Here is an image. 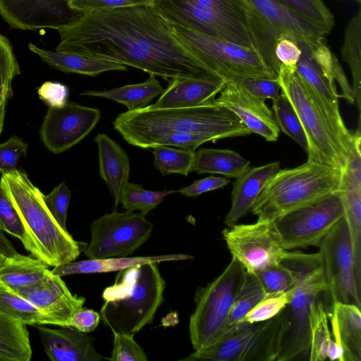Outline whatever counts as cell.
<instances>
[{
  "mask_svg": "<svg viewBox=\"0 0 361 361\" xmlns=\"http://www.w3.org/2000/svg\"><path fill=\"white\" fill-rule=\"evenodd\" d=\"M58 31V51L117 62L167 80L215 75L152 5L85 13Z\"/></svg>",
  "mask_w": 361,
  "mask_h": 361,
  "instance_id": "cell-1",
  "label": "cell"
},
{
  "mask_svg": "<svg viewBox=\"0 0 361 361\" xmlns=\"http://www.w3.org/2000/svg\"><path fill=\"white\" fill-rule=\"evenodd\" d=\"M114 128L130 145L145 149L173 146L195 150L218 140L247 135L250 130L231 110L214 101L177 109H142L120 114Z\"/></svg>",
  "mask_w": 361,
  "mask_h": 361,
  "instance_id": "cell-2",
  "label": "cell"
},
{
  "mask_svg": "<svg viewBox=\"0 0 361 361\" xmlns=\"http://www.w3.org/2000/svg\"><path fill=\"white\" fill-rule=\"evenodd\" d=\"M166 281L155 262L118 271L102 293L100 316L112 332L135 335L151 324L161 305Z\"/></svg>",
  "mask_w": 361,
  "mask_h": 361,
  "instance_id": "cell-3",
  "label": "cell"
},
{
  "mask_svg": "<svg viewBox=\"0 0 361 361\" xmlns=\"http://www.w3.org/2000/svg\"><path fill=\"white\" fill-rule=\"evenodd\" d=\"M0 184L12 201L39 253L48 267L75 261L87 243L74 240L48 209L42 192L18 169L2 175Z\"/></svg>",
  "mask_w": 361,
  "mask_h": 361,
  "instance_id": "cell-4",
  "label": "cell"
},
{
  "mask_svg": "<svg viewBox=\"0 0 361 361\" xmlns=\"http://www.w3.org/2000/svg\"><path fill=\"white\" fill-rule=\"evenodd\" d=\"M341 178V169L308 161L293 169H280L263 188L251 212L257 220L274 221L337 191Z\"/></svg>",
  "mask_w": 361,
  "mask_h": 361,
  "instance_id": "cell-5",
  "label": "cell"
},
{
  "mask_svg": "<svg viewBox=\"0 0 361 361\" xmlns=\"http://www.w3.org/2000/svg\"><path fill=\"white\" fill-rule=\"evenodd\" d=\"M285 256L296 271L297 283L289 291V302L282 310L288 327L276 361L293 360L309 353L311 305L328 290L319 252L306 254L286 250Z\"/></svg>",
  "mask_w": 361,
  "mask_h": 361,
  "instance_id": "cell-6",
  "label": "cell"
},
{
  "mask_svg": "<svg viewBox=\"0 0 361 361\" xmlns=\"http://www.w3.org/2000/svg\"><path fill=\"white\" fill-rule=\"evenodd\" d=\"M152 6L170 23L254 48L241 0H154Z\"/></svg>",
  "mask_w": 361,
  "mask_h": 361,
  "instance_id": "cell-7",
  "label": "cell"
},
{
  "mask_svg": "<svg viewBox=\"0 0 361 361\" xmlns=\"http://www.w3.org/2000/svg\"><path fill=\"white\" fill-rule=\"evenodd\" d=\"M176 37L225 85H240L248 78L276 79L254 48L204 35L170 23Z\"/></svg>",
  "mask_w": 361,
  "mask_h": 361,
  "instance_id": "cell-8",
  "label": "cell"
},
{
  "mask_svg": "<svg viewBox=\"0 0 361 361\" xmlns=\"http://www.w3.org/2000/svg\"><path fill=\"white\" fill-rule=\"evenodd\" d=\"M245 271L244 267L232 257L220 275L197 289L195 308L189 321L190 339L195 350L212 345L224 336Z\"/></svg>",
  "mask_w": 361,
  "mask_h": 361,
  "instance_id": "cell-9",
  "label": "cell"
},
{
  "mask_svg": "<svg viewBox=\"0 0 361 361\" xmlns=\"http://www.w3.org/2000/svg\"><path fill=\"white\" fill-rule=\"evenodd\" d=\"M288 327L283 311L264 322H244L216 343L181 360L276 361Z\"/></svg>",
  "mask_w": 361,
  "mask_h": 361,
  "instance_id": "cell-10",
  "label": "cell"
},
{
  "mask_svg": "<svg viewBox=\"0 0 361 361\" xmlns=\"http://www.w3.org/2000/svg\"><path fill=\"white\" fill-rule=\"evenodd\" d=\"M276 81L295 110L307 141V161L342 169L341 159L304 80L295 68L280 65Z\"/></svg>",
  "mask_w": 361,
  "mask_h": 361,
  "instance_id": "cell-11",
  "label": "cell"
},
{
  "mask_svg": "<svg viewBox=\"0 0 361 361\" xmlns=\"http://www.w3.org/2000/svg\"><path fill=\"white\" fill-rule=\"evenodd\" d=\"M344 216L337 191L290 210L274 220L286 250L319 247L324 236Z\"/></svg>",
  "mask_w": 361,
  "mask_h": 361,
  "instance_id": "cell-12",
  "label": "cell"
},
{
  "mask_svg": "<svg viewBox=\"0 0 361 361\" xmlns=\"http://www.w3.org/2000/svg\"><path fill=\"white\" fill-rule=\"evenodd\" d=\"M153 224L140 212H113L92 221L88 259L128 257L151 236Z\"/></svg>",
  "mask_w": 361,
  "mask_h": 361,
  "instance_id": "cell-13",
  "label": "cell"
},
{
  "mask_svg": "<svg viewBox=\"0 0 361 361\" xmlns=\"http://www.w3.org/2000/svg\"><path fill=\"white\" fill-rule=\"evenodd\" d=\"M222 236L232 257L253 274L277 264L286 251L274 221L236 224L224 228Z\"/></svg>",
  "mask_w": 361,
  "mask_h": 361,
  "instance_id": "cell-14",
  "label": "cell"
},
{
  "mask_svg": "<svg viewBox=\"0 0 361 361\" xmlns=\"http://www.w3.org/2000/svg\"><path fill=\"white\" fill-rule=\"evenodd\" d=\"M324 272L333 302L361 307V289L357 285L354 258L344 216L324 236L319 245Z\"/></svg>",
  "mask_w": 361,
  "mask_h": 361,
  "instance_id": "cell-15",
  "label": "cell"
},
{
  "mask_svg": "<svg viewBox=\"0 0 361 361\" xmlns=\"http://www.w3.org/2000/svg\"><path fill=\"white\" fill-rule=\"evenodd\" d=\"M100 117L99 109L73 102L61 107H49L39 130L41 140L54 154L61 153L85 138Z\"/></svg>",
  "mask_w": 361,
  "mask_h": 361,
  "instance_id": "cell-16",
  "label": "cell"
},
{
  "mask_svg": "<svg viewBox=\"0 0 361 361\" xmlns=\"http://www.w3.org/2000/svg\"><path fill=\"white\" fill-rule=\"evenodd\" d=\"M0 15L12 28L58 30L82 13L72 9L68 0H0Z\"/></svg>",
  "mask_w": 361,
  "mask_h": 361,
  "instance_id": "cell-17",
  "label": "cell"
},
{
  "mask_svg": "<svg viewBox=\"0 0 361 361\" xmlns=\"http://www.w3.org/2000/svg\"><path fill=\"white\" fill-rule=\"evenodd\" d=\"M361 135H354L337 190L348 228L354 258L355 274L361 289Z\"/></svg>",
  "mask_w": 361,
  "mask_h": 361,
  "instance_id": "cell-18",
  "label": "cell"
},
{
  "mask_svg": "<svg viewBox=\"0 0 361 361\" xmlns=\"http://www.w3.org/2000/svg\"><path fill=\"white\" fill-rule=\"evenodd\" d=\"M13 291L56 320L59 326H68L71 318L83 308L85 302V298L73 295L61 277L51 271L42 281Z\"/></svg>",
  "mask_w": 361,
  "mask_h": 361,
  "instance_id": "cell-19",
  "label": "cell"
},
{
  "mask_svg": "<svg viewBox=\"0 0 361 361\" xmlns=\"http://www.w3.org/2000/svg\"><path fill=\"white\" fill-rule=\"evenodd\" d=\"M214 102L233 112L250 130L267 141H276L280 130L273 111L265 103L247 92L242 85H227Z\"/></svg>",
  "mask_w": 361,
  "mask_h": 361,
  "instance_id": "cell-20",
  "label": "cell"
},
{
  "mask_svg": "<svg viewBox=\"0 0 361 361\" xmlns=\"http://www.w3.org/2000/svg\"><path fill=\"white\" fill-rule=\"evenodd\" d=\"M263 17L279 35L302 41L314 47L329 34L277 0H243Z\"/></svg>",
  "mask_w": 361,
  "mask_h": 361,
  "instance_id": "cell-21",
  "label": "cell"
},
{
  "mask_svg": "<svg viewBox=\"0 0 361 361\" xmlns=\"http://www.w3.org/2000/svg\"><path fill=\"white\" fill-rule=\"evenodd\" d=\"M44 351L52 361H101L106 359L97 352L94 338L71 326L51 329L35 325Z\"/></svg>",
  "mask_w": 361,
  "mask_h": 361,
  "instance_id": "cell-22",
  "label": "cell"
},
{
  "mask_svg": "<svg viewBox=\"0 0 361 361\" xmlns=\"http://www.w3.org/2000/svg\"><path fill=\"white\" fill-rule=\"evenodd\" d=\"M152 109H177L202 105L212 101L224 87L225 82L216 75L203 78H173Z\"/></svg>",
  "mask_w": 361,
  "mask_h": 361,
  "instance_id": "cell-23",
  "label": "cell"
},
{
  "mask_svg": "<svg viewBox=\"0 0 361 361\" xmlns=\"http://www.w3.org/2000/svg\"><path fill=\"white\" fill-rule=\"evenodd\" d=\"M281 169L278 161L250 168L233 183L231 205L224 223L227 226L236 224L244 216L251 212L252 207L269 180Z\"/></svg>",
  "mask_w": 361,
  "mask_h": 361,
  "instance_id": "cell-24",
  "label": "cell"
},
{
  "mask_svg": "<svg viewBox=\"0 0 361 361\" xmlns=\"http://www.w3.org/2000/svg\"><path fill=\"white\" fill-rule=\"evenodd\" d=\"M94 141L98 147L99 176L106 183L117 207L122 190L129 182V157L123 149L105 133H98Z\"/></svg>",
  "mask_w": 361,
  "mask_h": 361,
  "instance_id": "cell-25",
  "label": "cell"
},
{
  "mask_svg": "<svg viewBox=\"0 0 361 361\" xmlns=\"http://www.w3.org/2000/svg\"><path fill=\"white\" fill-rule=\"evenodd\" d=\"M328 316L334 340L343 350L344 361H361L360 307L334 302Z\"/></svg>",
  "mask_w": 361,
  "mask_h": 361,
  "instance_id": "cell-26",
  "label": "cell"
},
{
  "mask_svg": "<svg viewBox=\"0 0 361 361\" xmlns=\"http://www.w3.org/2000/svg\"><path fill=\"white\" fill-rule=\"evenodd\" d=\"M193 257L186 254H168L147 257H119L103 259H89L79 262L61 264L51 271L54 275L64 276L79 274L106 273L120 271L138 264L169 261L192 259Z\"/></svg>",
  "mask_w": 361,
  "mask_h": 361,
  "instance_id": "cell-27",
  "label": "cell"
},
{
  "mask_svg": "<svg viewBox=\"0 0 361 361\" xmlns=\"http://www.w3.org/2000/svg\"><path fill=\"white\" fill-rule=\"evenodd\" d=\"M29 49L51 67L66 73L96 76L109 71H126L125 65L74 54L50 51L29 43Z\"/></svg>",
  "mask_w": 361,
  "mask_h": 361,
  "instance_id": "cell-28",
  "label": "cell"
},
{
  "mask_svg": "<svg viewBox=\"0 0 361 361\" xmlns=\"http://www.w3.org/2000/svg\"><path fill=\"white\" fill-rule=\"evenodd\" d=\"M250 164V161L235 151L202 148L196 152L192 171L197 174L218 173L238 178L249 170Z\"/></svg>",
  "mask_w": 361,
  "mask_h": 361,
  "instance_id": "cell-29",
  "label": "cell"
},
{
  "mask_svg": "<svg viewBox=\"0 0 361 361\" xmlns=\"http://www.w3.org/2000/svg\"><path fill=\"white\" fill-rule=\"evenodd\" d=\"M50 273L42 261L18 254L6 257L0 266V285L16 290L42 281Z\"/></svg>",
  "mask_w": 361,
  "mask_h": 361,
  "instance_id": "cell-30",
  "label": "cell"
},
{
  "mask_svg": "<svg viewBox=\"0 0 361 361\" xmlns=\"http://www.w3.org/2000/svg\"><path fill=\"white\" fill-rule=\"evenodd\" d=\"M164 89L154 75L137 84L126 85L109 90H87L80 94L82 96L103 97L123 104L128 111H134L146 107Z\"/></svg>",
  "mask_w": 361,
  "mask_h": 361,
  "instance_id": "cell-31",
  "label": "cell"
},
{
  "mask_svg": "<svg viewBox=\"0 0 361 361\" xmlns=\"http://www.w3.org/2000/svg\"><path fill=\"white\" fill-rule=\"evenodd\" d=\"M31 357L26 324L0 312V361H29Z\"/></svg>",
  "mask_w": 361,
  "mask_h": 361,
  "instance_id": "cell-32",
  "label": "cell"
},
{
  "mask_svg": "<svg viewBox=\"0 0 361 361\" xmlns=\"http://www.w3.org/2000/svg\"><path fill=\"white\" fill-rule=\"evenodd\" d=\"M341 56L350 69L353 78L354 101L360 114L361 80V9L348 21L345 30Z\"/></svg>",
  "mask_w": 361,
  "mask_h": 361,
  "instance_id": "cell-33",
  "label": "cell"
},
{
  "mask_svg": "<svg viewBox=\"0 0 361 361\" xmlns=\"http://www.w3.org/2000/svg\"><path fill=\"white\" fill-rule=\"evenodd\" d=\"M264 295V289L257 276L245 271L243 281L228 314L222 338L243 324L241 323L242 319Z\"/></svg>",
  "mask_w": 361,
  "mask_h": 361,
  "instance_id": "cell-34",
  "label": "cell"
},
{
  "mask_svg": "<svg viewBox=\"0 0 361 361\" xmlns=\"http://www.w3.org/2000/svg\"><path fill=\"white\" fill-rule=\"evenodd\" d=\"M0 312L30 325H57L53 318L45 314L23 297L0 285Z\"/></svg>",
  "mask_w": 361,
  "mask_h": 361,
  "instance_id": "cell-35",
  "label": "cell"
},
{
  "mask_svg": "<svg viewBox=\"0 0 361 361\" xmlns=\"http://www.w3.org/2000/svg\"><path fill=\"white\" fill-rule=\"evenodd\" d=\"M309 326V360L324 361L327 358V351L332 338L328 324V314L319 299L311 305Z\"/></svg>",
  "mask_w": 361,
  "mask_h": 361,
  "instance_id": "cell-36",
  "label": "cell"
},
{
  "mask_svg": "<svg viewBox=\"0 0 361 361\" xmlns=\"http://www.w3.org/2000/svg\"><path fill=\"white\" fill-rule=\"evenodd\" d=\"M154 166L163 176L178 173L187 176L192 171L196 152L159 145L152 148Z\"/></svg>",
  "mask_w": 361,
  "mask_h": 361,
  "instance_id": "cell-37",
  "label": "cell"
},
{
  "mask_svg": "<svg viewBox=\"0 0 361 361\" xmlns=\"http://www.w3.org/2000/svg\"><path fill=\"white\" fill-rule=\"evenodd\" d=\"M0 228L18 238L24 247L39 259L38 250L12 201L0 184Z\"/></svg>",
  "mask_w": 361,
  "mask_h": 361,
  "instance_id": "cell-38",
  "label": "cell"
},
{
  "mask_svg": "<svg viewBox=\"0 0 361 361\" xmlns=\"http://www.w3.org/2000/svg\"><path fill=\"white\" fill-rule=\"evenodd\" d=\"M176 192L172 190H149L140 184L128 182L122 190L120 204L126 211H138L146 215L160 204L167 195Z\"/></svg>",
  "mask_w": 361,
  "mask_h": 361,
  "instance_id": "cell-39",
  "label": "cell"
},
{
  "mask_svg": "<svg viewBox=\"0 0 361 361\" xmlns=\"http://www.w3.org/2000/svg\"><path fill=\"white\" fill-rule=\"evenodd\" d=\"M272 109L276 123L283 133L307 151V141L300 120L292 105L283 94L272 99Z\"/></svg>",
  "mask_w": 361,
  "mask_h": 361,
  "instance_id": "cell-40",
  "label": "cell"
},
{
  "mask_svg": "<svg viewBox=\"0 0 361 361\" xmlns=\"http://www.w3.org/2000/svg\"><path fill=\"white\" fill-rule=\"evenodd\" d=\"M255 274L260 281L265 293L289 292L297 283L296 271L284 254L277 264L259 271Z\"/></svg>",
  "mask_w": 361,
  "mask_h": 361,
  "instance_id": "cell-41",
  "label": "cell"
},
{
  "mask_svg": "<svg viewBox=\"0 0 361 361\" xmlns=\"http://www.w3.org/2000/svg\"><path fill=\"white\" fill-rule=\"evenodd\" d=\"M329 33L334 26V16L322 0H277Z\"/></svg>",
  "mask_w": 361,
  "mask_h": 361,
  "instance_id": "cell-42",
  "label": "cell"
},
{
  "mask_svg": "<svg viewBox=\"0 0 361 361\" xmlns=\"http://www.w3.org/2000/svg\"><path fill=\"white\" fill-rule=\"evenodd\" d=\"M20 73L11 42L0 34V104L12 97V81Z\"/></svg>",
  "mask_w": 361,
  "mask_h": 361,
  "instance_id": "cell-43",
  "label": "cell"
},
{
  "mask_svg": "<svg viewBox=\"0 0 361 361\" xmlns=\"http://www.w3.org/2000/svg\"><path fill=\"white\" fill-rule=\"evenodd\" d=\"M289 292L265 293L264 298L245 316L241 323L262 322L279 314L289 302Z\"/></svg>",
  "mask_w": 361,
  "mask_h": 361,
  "instance_id": "cell-44",
  "label": "cell"
},
{
  "mask_svg": "<svg viewBox=\"0 0 361 361\" xmlns=\"http://www.w3.org/2000/svg\"><path fill=\"white\" fill-rule=\"evenodd\" d=\"M113 350L109 360L111 361H147L144 349L135 341L134 335L112 332Z\"/></svg>",
  "mask_w": 361,
  "mask_h": 361,
  "instance_id": "cell-45",
  "label": "cell"
},
{
  "mask_svg": "<svg viewBox=\"0 0 361 361\" xmlns=\"http://www.w3.org/2000/svg\"><path fill=\"white\" fill-rule=\"evenodd\" d=\"M71 192L65 183L61 182L52 191L43 195L44 201L59 225L67 231L66 218Z\"/></svg>",
  "mask_w": 361,
  "mask_h": 361,
  "instance_id": "cell-46",
  "label": "cell"
},
{
  "mask_svg": "<svg viewBox=\"0 0 361 361\" xmlns=\"http://www.w3.org/2000/svg\"><path fill=\"white\" fill-rule=\"evenodd\" d=\"M28 145L17 136L0 144V173L4 175L17 169L20 159L27 154Z\"/></svg>",
  "mask_w": 361,
  "mask_h": 361,
  "instance_id": "cell-47",
  "label": "cell"
},
{
  "mask_svg": "<svg viewBox=\"0 0 361 361\" xmlns=\"http://www.w3.org/2000/svg\"><path fill=\"white\" fill-rule=\"evenodd\" d=\"M154 0H68L70 7L82 14L123 7L152 5Z\"/></svg>",
  "mask_w": 361,
  "mask_h": 361,
  "instance_id": "cell-48",
  "label": "cell"
},
{
  "mask_svg": "<svg viewBox=\"0 0 361 361\" xmlns=\"http://www.w3.org/2000/svg\"><path fill=\"white\" fill-rule=\"evenodd\" d=\"M301 55V49L293 38L280 35L276 42L275 56L280 65L295 68Z\"/></svg>",
  "mask_w": 361,
  "mask_h": 361,
  "instance_id": "cell-49",
  "label": "cell"
},
{
  "mask_svg": "<svg viewBox=\"0 0 361 361\" xmlns=\"http://www.w3.org/2000/svg\"><path fill=\"white\" fill-rule=\"evenodd\" d=\"M241 85L251 94L264 100L276 97L281 90L276 79L248 78Z\"/></svg>",
  "mask_w": 361,
  "mask_h": 361,
  "instance_id": "cell-50",
  "label": "cell"
},
{
  "mask_svg": "<svg viewBox=\"0 0 361 361\" xmlns=\"http://www.w3.org/2000/svg\"><path fill=\"white\" fill-rule=\"evenodd\" d=\"M37 94L49 107H61L68 102V89L59 82H44L38 88Z\"/></svg>",
  "mask_w": 361,
  "mask_h": 361,
  "instance_id": "cell-51",
  "label": "cell"
},
{
  "mask_svg": "<svg viewBox=\"0 0 361 361\" xmlns=\"http://www.w3.org/2000/svg\"><path fill=\"white\" fill-rule=\"evenodd\" d=\"M229 183V179L226 178L210 176L200 180H194L192 184L180 188L178 192L183 195L192 197L206 192L223 188Z\"/></svg>",
  "mask_w": 361,
  "mask_h": 361,
  "instance_id": "cell-52",
  "label": "cell"
},
{
  "mask_svg": "<svg viewBox=\"0 0 361 361\" xmlns=\"http://www.w3.org/2000/svg\"><path fill=\"white\" fill-rule=\"evenodd\" d=\"M100 319V314L97 312L82 308L73 315L68 322V326L73 327L84 333H90L97 327Z\"/></svg>",
  "mask_w": 361,
  "mask_h": 361,
  "instance_id": "cell-53",
  "label": "cell"
},
{
  "mask_svg": "<svg viewBox=\"0 0 361 361\" xmlns=\"http://www.w3.org/2000/svg\"><path fill=\"white\" fill-rule=\"evenodd\" d=\"M2 231L0 228V253L6 257H12L17 255L18 253Z\"/></svg>",
  "mask_w": 361,
  "mask_h": 361,
  "instance_id": "cell-54",
  "label": "cell"
},
{
  "mask_svg": "<svg viewBox=\"0 0 361 361\" xmlns=\"http://www.w3.org/2000/svg\"><path fill=\"white\" fill-rule=\"evenodd\" d=\"M6 103L7 102H4L0 104V136L4 128Z\"/></svg>",
  "mask_w": 361,
  "mask_h": 361,
  "instance_id": "cell-55",
  "label": "cell"
},
{
  "mask_svg": "<svg viewBox=\"0 0 361 361\" xmlns=\"http://www.w3.org/2000/svg\"><path fill=\"white\" fill-rule=\"evenodd\" d=\"M6 257L0 253V266L5 262Z\"/></svg>",
  "mask_w": 361,
  "mask_h": 361,
  "instance_id": "cell-56",
  "label": "cell"
},
{
  "mask_svg": "<svg viewBox=\"0 0 361 361\" xmlns=\"http://www.w3.org/2000/svg\"><path fill=\"white\" fill-rule=\"evenodd\" d=\"M339 1H344V0H339ZM350 1H355V2H357L359 5H360V4H361V0H350Z\"/></svg>",
  "mask_w": 361,
  "mask_h": 361,
  "instance_id": "cell-57",
  "label": "cell"
}]
</instances>
